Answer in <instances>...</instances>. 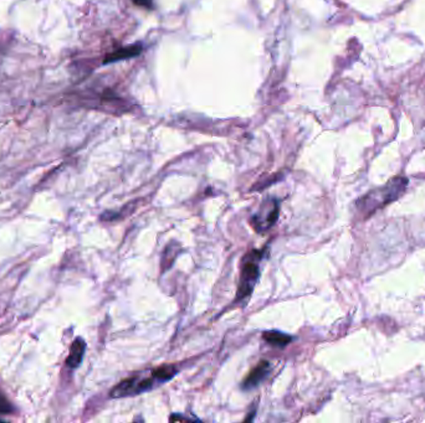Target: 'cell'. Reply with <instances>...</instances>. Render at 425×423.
I'll return each mask as SVG.
<instances>
[{
	"instance_id": "9",
	"label": "cell",
	"mask_w": 425,
	"mask_h": 423,
	"mask_svg": "<svg viewBox=\"0 0 425 423\" xmlns=\"http://www.w3.org/2000/svg\"><path fill=\"white\" fill-rule=\"evenodd\" d=\"M153 374L163 384V382H166L168 380H171L173 376H175L177 369L173 365L160 366V367H157L155 370H153Z\"/></svg>"
},
{
	"instance_id": "4",
	"label": "cell",
	"mask_w": 425,
	"mask_h": 423,
	"mask_svg": "<svg viewBox=\"0 0 425 423\" xmlns=\"http://www.w3.org/2000/svg\"><path fill=\"white\" fill-rule=\"evenodd\" d=\"M280 205L276 199H269L261 204L259 212L252 216V225L259 232L268 231L272 227L279 218Z\"/></svg>"
},
{
	"instance_id": "10",
	"label": "cell",
	"mask_w": 425,
	"mask_h": 423,
	"mask_svg": "<svg viewBox=\"0 0 425 423\" xmlns=\"http://www.w3.org/2000/svg\"><path fill=\"white\" fill-rule=\"evenodd\" d=\"M13 412V406L0 393V415H7Z\"/></svg>"
},
{
	"instance_id": "7",
	"label": "cell",
	"mask_w": 425,
	"mask_h": 423,
	"mask_svg": "<svg viewBox=\"0 0 425 423\" xmlns=\"http://www.w3.org/2000/svg\"><path fill=\"white\" fill-rule=\"evenodd\" d=\"M141 45L127 46V47H123V49H120V50L110 54L107 58H105L103 64H111V62H116V61H121V60L135 58L141 54Z\"/></svg>"
},
{
	"instance_id": "6",
	"label": "cell",
	"mask_w": 425,
	"mask_h": 423,
	"mask_svg": "<svg viewBox=\"0 0 425 423\" xmlns=\"http://www.w3.org/2000/svg\"><path fill=\"white\" fill-rule=\"evenodd\" d=\"M85 350H86V343L83 338H76L72 343L70 349V355L66 360V364L71 369H76L81 364L84 359Z\"/></svg>"
},
{
	"instance_id": "11",
	"label": "cell",
	"mask_w": 425,
	"mask_h": 423,
	"mask_svg": "<svg viewBox=\"0 0 425 423\" xmlns=\"http://www.w3.org/2000/svg\"><path fill=\"white\" fill-rule=\"evenodd\" d=\"M135 5L146 8V9H152L153 8V0H133Z\"/></svg>"
},
{
	"instance_id": "1",
	"label": "cell",
	"mask_w": 425,
	"mask_h": 423,
	"mask_svg": "<svg viewBox=\"0 0 425 423\" xmlns=\"http://www.w3.org/2000/svg\"><path fill=\"white\" fill-rule=\"evenodd\" d=\"M406 184L408 179L406 178H395L391 180L386 185L374 189L366 194L362 199L358 200L357 203L358 210L361 212L362 215L371 216L374 212L380 210V207L400 198V194L404 192Z\"/></svg>"
},
{
	"instance_id": "2",
	"label": "cell",
	"mask_w": 425,
	"mask_h": 423,
	"mask_svg": "<svg viewBox=\"0 0 425 423\" xmlns=\"http://www.w3.org/2000/svg\"><path fill=\"white\" fill-rule=\"evenodd\" d=\"M264 256V251H252L244 257L240 281H239L237 301H245L252 295L255 284L260 277V267L259 263Z\"/></svg>"
},
{
	"instance_id": "3",
	"label": "cell",
	"mask_w": 425,
	"mask_h": 423,
	"mask_svg": "<svg viewBox=\"0 0 425 423\" xmlns=\"http://www.w3.org/2000/svg\"><path fill=\"white\" fill-rule=\"evenodd\" d=\"M155 384H162L153 371L151 378H141L140 375L131 376L116 385L110 392L112 398H127L132 395H140L142 392L149 391L155 387Z\"/></svg>"
},
{
	"instance_id": "5",
	"label": "cell",
	"mask_w": 425,
	"mask_h": 423,
	"mask_svg": "<svg viewBox=\"0 0 425 423\" xmlns=\"http://www.w3.org/2000/svg\"><path fill=\"white\" fill-rule=\"evenodd\" d=\"M271 365L269 361H260L258 366H255L252 369L250 374L245 378L244 381L241 382V387L244 390H252L255 387H258L259 385L264 381L265 378H268V375L270 374Z\"/></svg>"
},
{
	"instance_id": "8",
	"label": "cell",
	"mask_w": 425,
	"mask_h": 423,
	"mask_svg": "<svg viewBox=\"0 0 425 423\" xmlns=\"http://www.w3.org/2000/svg\"><path fill=\"white\" fill-rule=\"evenodd\" d=\"M263 338H264L266 343H269L270 345L276 346V347H285V346L289 345L291 341L294 340V338L290 336V335L281 333V332H277V330L265 332L263 334Z\"/></svg>"
}]
</instances>
